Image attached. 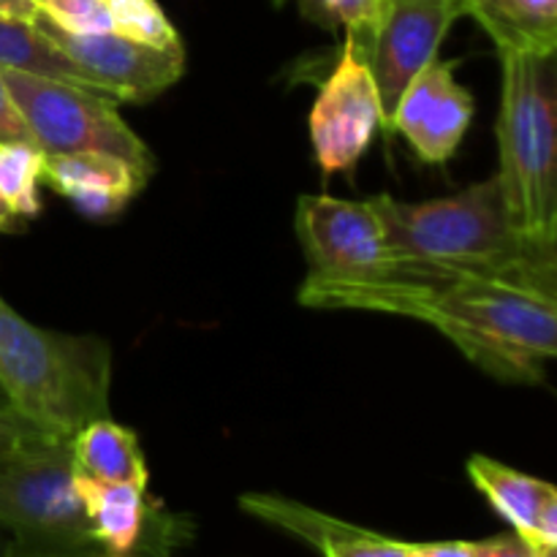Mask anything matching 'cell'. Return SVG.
<instances>
[{"mask_svg": "<svg viewBox=\"0 0 557 557\" xmlns=\"http://www.w3.org/2000/svg\"><path fill=\"white\" fill-rule=\"evenodd\" d=\"M0 141H33L14 98H11L9 85H5L3 65H0ZM36 145V141H33Z\"/></svg>", "mask_w": 557, "mask_h": 557, "instance_id": "d4e9b609", "label": "cell"}, {"mask_svg": "<svg viewBox=\"0 0 557 557\" xmlns=\"http://www.w3.org/2000/svg\"><path fill=\"white\" fill-rule=\"evenodd\" d=\"M531 261L533 267H536L539 275H542L549 286L557 288V237L549 245H544V248L533 250Z\"/></svg>", "mask_w": 557, "mask_h": 557, "instance_id": "f1b7e54d", "label": "cell"}, {"mask_svg": "<svg viewBox=\"0 0 557 557\" xmlns=\"http://www.w3.org/2000/svg\"><path fill=\"white\" fill-rule=\"evenodd\" d=\"M471 120L473 96L457 82L455 63L435 60L400 98L389 131L400 134L424 163H446L466 139Z\"/></svg>", "mask_w": 557, "mask_h": 557, "instance_id": "8fae6325", "label": "cell"}, {"mask_svg": "<svg viewBox=\"0 0 557 557\" xmlns=\"http://www.w3.org/2000/svg\"><path fill=\"white\" fill-rule=\"evenodd\" d=\"M36 27L96 85L114 101L145 103L166 92L185 71V47H150L120 33H76L60 30L38 14Z\"/></svg>", "mask_w": 557, "mask_h": 557, "instance_id": "9c48e42d", "label": "cell"}, {"mask_svg": "<svg viewBox=\"0 0 557 557\" xmlns=\"http://www.w3.org/2000/svg\"><path fill=\"white\" fill-rule=\"evenodd\" d=\"M0 65L3 69L30 71V74L52 76V79L71 82L96 90L90 79L44 36L36 27V22L11 20L0 16ZM98 92V90H96ZM107 96V92H103Z\"/></svg>", "mask_w": 557, "mask_h": 557, "instance_id": "ac0fdd59", "label": "cell"}, {"mask_svg": "<svg viewBox=\"0 0 557 557\" xmlns=\"http://www.w3.org/2000/svg\"><path fill=\"white\" fill-rule=\"evenodd\" d=\"M493 38L498 54L544 52L557 47V0H460Z\"/></svg>", "mask_w": 557, "mask_h": 557, "instance_id": "9a60e30c", "label": "cell"}, {"mask_svg": "<svg viewBox=\"0 0 557 557\" xmlns=\"http://www.w3.org/2000/svg\"><path fill=\"white\" fill-rule=\"evenodd\" d=\"M308 22L324 30H343L359 49L368 47L386 0H297Z\"/></svg>", "mask_w": 557, "mask_h": 557, "instance_id": "ffe728a7", "label": "cell"}, {"mask_svg": "<svg viewBox=\"0 0 557 557\" xmlns=\"http://www.w3.org/2000/svg\"><path fill=\"white\" fill-rule=\"evenodd\" d=\"M190 525L183 517L163 515V520L136 544L128 553H109L103 547H82V549H63V553H20V549H5L0 557H177L174 549L188 542Z\"/></svg>", "mask_w": 557, "mask_h": 557, "instance_id": "7402d4cb", "label": "cell"}, {"mask_svg": "<svg viewBox=\"0 0 557 557\" xmlns=\"http://www.w3.org/2000/svg\"><path fill=\"white\" fill-rule=\"evenodd\" d=\"M473 557H539L536 544L528 542L520 533H500V536L476 542Z\"/></svg>", "mask_w": 557, "mask_h": 557, "instance_id": "484cf974", "label": "cell"}, {"mask_svg": "<svg viewBox=\"0 0 557 557\" xmlns=\"http://www.w3.org/2000/svg\"><path fill=\"white\" fill-rule=\"evenodd\" d=\"M476 542H430L411 544V557H473Z\"/></svg>", "mask_w": 557, "mask_h": 557, "instance_id": "83f0119b", "label": "cell"}, {"mask_svg": "<svg viewBox=\"0 0 557 557\" xmlns=\"http://www.w3.org/2000/svg\"><path fill=\"white\" fill-rule=\"evenodd\" d=\"M58 438H71V435H60L54 430L44 428L36 419L25 417L16 408H11L9 403L0 406V455L30 449V446H41Z\"/></svg>", "mask_w": 557, "mask_h": 557, "instance_id": "cb8c5ba5", "label": "cell"}, {"mask_svg": "<svg viewBox=\"0 0 557 557\" xmlns=\"http://www.w3.org/2000/svg\"><path fill=\"white\" fill-rule=\"evenodd\" d=\"M384 128L379 87L362 49L346 38L341 60L321 85L310 112V145L326 174L351 172Z\"/></svg>", "mask_w": 557, "mask_h": 557, "instance_id": "ba28073f", "label": "cell"}, {"mask_svg": "<svg viewBox=\"0 0 557 557\" xmlns=\"http://www.w3.org/2000/svg\"><path fill=\"white\" fill-rule=\"evenodd\" d=\"M239 509L272 528L302 539L321 557H411V544L315 511L299 500L270 493H245Z\"/></svg>", "mask_w": 557, "mask_h": 557, "instance_id": "7c38bea8", "label": "cell"}, {"mask_svg": "<svg viewBox=\"0 0 557 557\" xmlns=\"http://www.w3.org/2000/svg\"><path fill=\"white\" fill-rule=\"evenodd\" d=\"M460 16V0H386L384 14L362 49L379 87L384 128H389L408 87L438 60L441 44Z\"/></svg>", "mask_w": 557, "mask_h": 557, "instance_id": "30bf717a", "label": "cell"}, {"mask_svg": "<svg viewBox=\"0 0 557 557\" xmlns=\"http://www.w3.org/2000/svg\"><path fill=\"white\" fill-rule=\"evenodd\" d=\"M531 256L500 270L389 261L362 275H308L297 299L305 308L422 321L493 379L539 384L557 359V288L539 275Z\"/></svg>", "mask_w": 557, "mask_h": 557, "instance_id": "6da1fadb", "label": "cell"}, {"mask_svg": "<svg viewBox=\"0 0 557 557\" xmlns=\"http://www.w3.org/2000/svg\"><path fill=\"white\" fill-rule=\"evenodd\" d=\"M0 531L20 553L96 547L71 438L0 455Z\"/></svg>", "mask_w": 557, "mask_h": 557, "instance_id": "5b68a950", "label": "cell"}, {"mask_svg": "<svg viewBox=\"0 0 557 557\" xmlns=\"http://www.w3.org/2000/svg\"><path fill=\"white\" fill-rule=\"evenodd\" d=\"M533 544H536V547H557V487L555 484H549L542 509H539Z\"/></svg>", "mask_w": 557, "mask_h": 557, "instance_id": "4316f807", "label": "cell"}, {"mask_svg": "<svg viewBox=\"0 0 557 557\" xmlns=\"http://www.w3.org/2000/svg\"><path fill=\"white\" fill-rule=\"evenodd\" d=\"M283 3H286V0H275V5H283Z\"/></svg>", "mask_w": 557, "mask_h": 557, "instance_id": "e575fe53", "label": "cell"}, {"mask_svg": "<svg viewBox=\"0 0 557 557\" xmlns=\"http://www.w3.org/2000/svg\"><path fill=\"white\" fill-rule=\"evenodd\" d=\"M147 180L150 174L107 152H65L44 161V183L92 221L120 215Z\"/></svg>", "mask_w": 557, "mask_h": 557, "instance_id": "4fadbf2b", "label": "cell"}, {"mask_svg": "<svg viewBox=\"0 0 557 557\" xmlns=\"http://www.w3.org/2000/svg\"><path fill=\"white\" fill-rule=\"evenodd\" d=\"M379 199L392 261L500 270L536 250L511 221L495 174L444 199L397 201L386 194Z\"/></svg>", "mask_w": 557, "mask_h": 557, "instance_id": "277c9868", "label": "cell"}, {"mask_svg": "<svg viewBox=\"0 0 557 557\" xmlns=\"http://www.w3.org/2000/svg\"><path fill=\"white\" fill-rule=\"evenodd\" d=\"M109 389L112 348L103 337L44 330L0 294V392L11 408L74 438L109 417Z\"/></svg>", "mask_w": 557, "mask_h": 557, "instance_id": "7a4b0ae2", "label": "cell"}, {"mask_svg": "<svg viewBox=\"0 0 557 557\" xmlns=\"http://www.w3.org/2000/svg\"><path fill=\"white\" fill-rule=\"evenodd\" d=\"M539 557H557V547H539Z\"/></svg>", "mask_w": 557, "mask_h": 557, "instance_id": "1f68e13d", "label": "cell"}, {"mask_svg": "<svg viewBox=\"0 0 557 557\" xmlns=\"http://www.w3.org/2000/svg\"><path fill=\"white\" fill-rule=\"evenodd\" d=\"M71 455L79 479L125 482L139 487L150 484V471L136 433L109 417H98L76 430L71 438Z\"/></svg>", "mask_w": 557, "mask_h": 557, "instance_id": "2e32d148", "label": "cell"}, {"mask_svg": "<svg viewBox=\"0 0 557 557\" xmlns=\"http://www.w3.org/2000/svg\"><path fill=\"white\" fill-rule=\"evenodd\" d=\"M0 406H5V397H3V392H0Z\"/></svg>", "mask_w": 557, "mask_h": 557, "instance_id": "836d02e7", "label": "cell"}, {"mask_svg": "<svg viewBox=\"0 0 557 557\" xmlns=\"http://www.w3.org/2000/svg\"><path fill=\"white\" fill-rule=\"evenodd\" d=\"M468 479L487 498V504L509 522L511 531L533 544L536 517L549 484L484 455H473L468 460Z\"/></svg>", "mask_w": 557, "mask_h": 557, "instance_id": "e0dca14e", "label": "cell"}, {"mask_svg": "<svg viewBox=\"0 0 557 557\" xmlns=\"http://www.w3.org/2000/svg\"><path fill=\"white\" fill-rule=\"evenodd\" d=\"M498 177L511 221L533 248L557 237V47L500 54Z\"/></svg>", "mask_w": 557, "mask_h": 557, "instance_id": "3957f363", "label": "cell"}, {"mask_svg": "<svg viewBox=\"0 0 557 557\" xmlns=\"http://www.w3.org/2000/svg\"><path fill=\"white\" fill-rule=\"evenodd\" d=\"M297 239L310 277H348L389 264L381 199L348 201L326 194L297 199Z\"/></svg>", "mask_w": 557, "mask_h": 557, "instance_id": "52a82bcc", "label": "cell"}, {"mask_svg": "<svg viewBox=\"0 0 557 557\" xmlns=\"http://www.w3.org/2000/svg\"><path fill=\"white\" fill-rule=\"evenodd\" d=\"M9 544H11V539H9V536H5V533H3V531H0V555H3V553H5V549H9Z\"/></svg>", "mask_w": 557, "mask_h": 557, "instance_id": "d6a6232c", "label": "cell"}, {"mask_svg": "<svg viewBox=\"0 0 557 557\" xmlns=\"http://www.w3.org/2000/svg\"><path fill=\"white\" fill-rule=\"evenodd\" d=\"M44 150L33 141H0V201L20 221L41 212L38 185L44 183Z\"/></svg>", "mask_w": 557, "mask_h": 557, "instance_id": "d6986e66", "label": "cell"}, {"mask_svg": "<svg viewBox=\"0 0 557 557\" xmlns=\"http://www.w3.org/2000/svg\"><path fill=\"white\" fill-rule=\"evenodd\" d=\"M11 98L44 156L107 152L152 174V152L120 114L112 96L30 71L3 69Z\"/></svg>", "mask_w": 557, "mask_h": 557, "instance_id": "8992f818", "label": "cell"}, {"mask_svg": "<svg viewBox=\"0 0 557 557\" xmlns=\"http://www.w3.org/2000/svg\"><path fill=\"white\" fill-rule=\"evenodd\" d=\"M38 14L47 16L60 30L90 36L112 30L107 0H36Z\"/></svg>", "mask_w": 557, "mask_h": 557, "instance_id": "603a6c76", "label": "cell"}, {"mask_svg": "<svg viewBox=\"0 0 557 557\" xmlns=\"http://www.w3.org/2000/svg\"><path fill=\"white\" fill-rule=\"evenodd\" d=\"M112 30L150 47H180V33L156 0H107Z\"/></svg>", "mask_w": 557, "mask_h": 557, "instance_id": "44dd1931", "label": "cell"}, {"mask_svg": "<svg viewBox=\"0 0 557 557\" xmlns=\"http://www.w3.org/2000/svg\"><path fill=\"white\" fill-rule=\"evenodd\" d=\"M0 16L33 22L38 16V5L36 0H0Z\"/></svg>", "mask_w": 557, "mask_h": 557, "instance_id": "f546056e", "label": "cell"}, {"mask_svg": "<svg viewBox=\"0 0 557 557\" xmlns=\"http://www.w3.org/2000/svg\"><path fill=\"white\" fill-rule=\"evenodd\" d=\"M16 226H20V218H16L14 212H11L9 207H5L3 201H0V234H5V232H14Z\"/></svg>", "mask_w": 557, "mask_h": 557, "instance_id": "4dcf8cb0", "label": "cell"}, {"mask_svg": "<svg viewBox=\"0 0 557 557\" xmlns=\"http://www.w3.org/2000/svg\"><path fill=\"white\" fill-rule=\"evenodd\" d=\"M79 495L90 520L92 539L109 553L134 549L166 511L147 498V487L125 482H92L79 479Z\"/></svg>", "mask_w": 557, "mask_h": 557, "instance_id": "5bb4252c", "label": "cell"}]
</instances>
